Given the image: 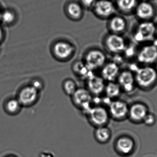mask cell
I'll use <instances>...</instances> for the list:
<instances>
[{
  "label": "cell",
  "instance_id": "8",
  "mask_svg": "<svg viewBox=\"0 0 157 157\" xmlns=\"http://www.w3.org/2000/svg\"><path fill=\"white\" fill-rule=\"evenodd\" d=\"M116 9L111 0H97L91 10L100 19H109L114 15Z\"/></svg>",
  "mask_w": 157,
  "mask_h": 157
},
{
  "label": "cell",
  "instance_id": "19",
  "mask_svg": "<svg viewBox=\"0 0 157 157\" xmlns=\"http://www.w3.org/2000/svg\"><path fill=\"white\" fill-rule=\"evenodd\" d=\"M136 13L139 18L147 20L153 16L155 13V9L150 3L142 2L137 5Z\"/></svg>",
  "mask_w": 157,
  "mask_h": 157
},
{
  "label": "cell",
  "instance_id": "18",
  "mask_svg": "<svg viewBox=\"0 0 157 157\" xmlns=\"http://www.w3.org/2000/svg\"><path fill=\"white\" fill-rule=\"evenodd\" d=\"M108 20V28L110 33L121 35L125 30L126 22L122 17L114 14Z\"/></svg>",
  "mask_w": 157,
  "mask_h": 157
},
{
  "label": "cell",
  "instance_id": "10",
  "mask_svg": "<svg viewBox=\"0 0 157 157\" xmlns=\"http://www.w3.org/2000/svg\"><path fill=\"white\" fill-rule=\"evenodd\" d=\"M116 81L120 85L122 91L128 94L133 92L136 86L134 74L130 70L120 72Z\"/></svg>",
  "mask_w": 157,
  "mask_h": 157
},
{
  "label": "cell",
  "instance_id": "21",
  "mask_svg": "<svg viewBox=\"0 0 157 157\" xmlns=\"http://www.w3.org/2000/svg\"><path fill=\"white\" fill-rule=\"evenodd\" d=\"M72 69L74 73L81 79L86 80L93 74V72L87 67L83 61H77L74 63Z\"/></svg>",
  "mask_w": 157,
  "mask_h": 157
},
{
  "label": "cell",
  "instance_id": "25",
  "mask_svg": "<svg viewBox=\"0 0 157 157\" xmlns=\"http://www.w3.org/2000/svg\"><path fill=\"white\" fill-rule=\"evenodd\" d=\"M62 88L66 95L71 97L77 90L78 87L74 80L68 78L63 82Z\"/></svg>",
  "mask_w": 157,
  "mask_h": 157
},
{
  "label": "cell",
  "instance_id": "16",
  "mask_svg": "<svg viewBox=\"0 0 157 157\" xmlns=\"http://www.w3.org/2000/svg\"><path fill=\"white\" fill-rule=\"evenodd\" d=\"M120 66L114 62H106L101 69L100 76L105 82L116 81L120 73Z\"/></svg>",
  "mask_w": 157,
  "mask_h": 157
},
{
  "label": "cell",
  "instance_id": "11",
  "mask_svg": "<svg viewBox=\"0 0 157 157\" xmlns=\"http://www.w3.org/2000/svg\"><path fill=\"white\" fill-rule=\"evenodd\" d=\"M39 93L38 90L30 85L21 89L17 100L22 106H32L37 101Z\"/></svg>",
  "mask_w": 157,
  "mask_h": 157
},
{
  "label": "cell",
  "instance_id": "13",
  "mask_svg": "<svg viewBox=\"0 0 157 157\" xmlns=\"http://www.w3.org/2000/svg\"><path fill=\"white\" fill-rule=\"evenodd\" d=\"M86 88L93 96H99L104 93L106 83L101 77L93 74L86 80Z\"/></svg>",
  "mask_w": 157,
  "mask_h": 157
},
{
  "label": "cell",
  "instance_id": "26",
  "mask_svg": "<svg viewBox=\"0 0 157 157\" xmlns=\"http://www.w3.org/2000/svg\"><path fill=\"white\" fill-rule=\"evenodd\" d=\"M22 105L17 99H11L6 103V108L10 113L17 112L20 109Z\"/></svg>",
  "mask_w": 157,
  "mask_h": 157
},
{
  "label": "cell",
  "instance_id": "14",
  "mask_svg": "<svg viewBox=\"0 0 157 157\" xmlns=\"http://www.w3.org/2000/svg\"><path fill=\"white\" fill-rule=\"evenodd\" d=\"M148 112V108L146 105L143 103L136 102L129 107L128 118L134 123H143Z\"/></svg>",
  "mask_w": 157,
  "mask_h": 157
},
{
  "label": "cell",
  "instance_id": "24",
  "mask_svg": "<svg viewBox=\"0 0 157 157\" xmlns=\"http://www.w3.org/2000/svg\"><path fill=\"white\" fill-rule=\"evenodd\" d=\"M137 0H116V9L122 13H128L132 11L136 4Z\"/></svg>",
  "mask_w": 157,
  "mask_h": 157
},
{
  "label": "cell",
  "instance_id": "1",
  "mask_svg": "<svg viewBox=\"0 0 157 157\" xmlns=\"http://www.w3.org/2000/svg\"><path fill=\"white\" fill-rule=\"evenodd\" d=\"M134 76L136 86L142 89L151 88L157 81V71L150 65L138 67Z\"/></svg>",
  "mask_w": 157,
  "mask_h": 157
},
{
  "label": "cell",
  "instance_id": "6",
  "mask_svg": "<svg viewBox=\"0 0 157 157\" xmlns=\"http://www.w3.org/2000/svg\"><path fill=\"white\" fill-rule=\"evenodd\" d=\"M103 45L106 50L111 54H119L126 48L125 40L120 34L109 33L104 38Z\"/></svg>",
  "mask_w": 157,
  "mask_h": 157
},
{
  "label": "cell",
  "instance_id": "12",
  "mask_svg": "<svg viewBox=\"0 0 157 157\" xmlns=\"http://www.w3.org/2000/svg\"><path fill=\"white\" fill-rule=\"evenodd\" d=\"M137 61L140 63L150 65L157 61V46L154 44L143 47L138 53Z\"/></svg>",
  "mask_w": 157,
  "mask_h": 157
},
{
  "label": "cell",
  "instance_id": "3",
  "mask_svg": "<svg viewBox=\"0 0 157 157\" xmlns=\"http://www.w3.org/2000/svg\"><path fill=\"white\" fill-rule=\"evenodd\" d=\"M75 51V47L72 43L63 40L55 41L52 47L53 57L62 62L67 61L71 59Z\"/></svg>",
  "mask_w": 157,
  "mask_h": 157
},
{
  "label": "cell",
  "instance_id": "7",
  "mask_svg": "<svg viewBox=\"0 0 157 157\" xmlns=\"http://www.w3.org/2000/svg\"><path fill=\"white\" fill-rule=\"evenodd\" d=\"M129 108L126 102L117 99L111 101L108 105V110L110 119L120 121L128 118Z\"/></svg>",
  "mask_w": 157,
  "mask_h": 157
},
{
  "label": "cell",
  "instance_id": "9",
  "mask_svg": "<svg viewBox=\"0 0 157 157\" xmlns=\"http://www.w3.org/2000/svg\"><path fill=\"white\" fill-rule=\"evenodd\" d=\"M156 27L153 22L144 21L140 23L134 34V39L137 42H142L151 40L156 33Z\"/></svg>",
  "mask_w": 157,
  "mask_h": 157
},
{
  "label": "cell",
  "instance_id": "23",
  "mask_svg": "<svg viewBox=\"0 0 157 157\" xmlns=\"http://www.w3.org/2000/svg\"><path fill=\"white\" fill-rule=\"evenodd\" d=\"M16 19V14L13 9L7 8L2 11L0 23L4 26H12L14 24Z\"/></svg>",
  "mask_w": 157,
  "mask_h": 157
},
{
  "label": "cell",
  "instance_id": "30",
  "mask_svg": "<svg viewBox=\"0 0 157 157\" xmlns=\"http://www.w3.org/2000/svg\"><path fill=\"white\" fill-rule=\"evenodd\" d=\"M5 37V32L2 26H0V44L2 43Z\"/></svg>",
  "mask_w": 157,
  "mask_h": 157
},
{
  "label": "cell",
  "instance_id": "28",
  "mask_svg": "<svg viewBox=\"0 0 157 157\" xmlns=\"http://www.w3.org/2000/svg\"><path fill=\"white\" fill-rule=\"evenodd\" d=\"M97 0H80L79 3L84 9L92 10Z\"/></svg>",
  "mask_w": 157,
  "mask_h": 157
},
{
  "label": "cell",
  "instance_id": "17",
  "mask_svg": "<svg viewBox=\"0 0 157 157\" xmlns=\"http://www.w3.org/2000/svg\"><path fill=\"white\" fill-rule=\"evenodd\" d=\"M64 10L68 18L73 21H78L83 18L85 9L79 2L71 1L66 4Z\"/></svg>",
  "mask_w": 157,
  "mask_h": 157
},
{
  "label": "cell",
  "instance_id": "2",
  "mask_svg": "<svg viewBox=\"0 0 157 157\" xmlns=\"http://www.w3.org/2000/svg\"><path fill=\"white\" fill-rule=\"evenodd\" d=\"M86 116L89 123L95 128L107 126L110 119L108 108L101 105L92 106Z\"/></svg>",
  "mask_w": 157,
  "mask_h": 157
},
{
  "label": "cell",
  "instance_id": "4",
  "mask_svg": "<svg viewBox=\"0 0 157 157\" xmlns=\"http://www.w3.org/2000/svg\"><path fill=\"white\" fill-rule=\"evenodd\" d=\"M83 61L93 72L103 67L107 62V56L102 50L96 48L90 49L85 53Z\"/></svg>",
  "mask_w": 157,
  "mask_h": 157
},
{
  "label": "cell",
  "instance_id": "31",
  "mask_svg": "<svg viewBox=\"0 0 157 157\" xmlns=\"http://www.w3.org/2000/svg\"><path fill=\"white\" fill-rule=\"evenodd\" d=\"M2 8L0 7V20H1V14H2Z\"/></svg>",
  "mask_w": 157,
  "mask_h": 157
},
{
  "label": "cell",
  "instance_id": "27",
  "mask_svg": "<svg viewBox=\"0 0 157 157\" xmlns=\"http://www.w3.org/2000/svg\"><path fill=\"white\" fill-rule=\"evenodd\" d=\"M157 121L156 116L154 113L148 112L143 121L146 126L151 127L155 124Z\"/></svg>",
  "mask_w": 157,
  "mask_h": 157
},
{
  "label": "cell",
  "instance_id": "32",
  "mask_svg": "<svg viewBox=\"0 0 157 157\" xmlns=\"http://www.w3.org/2000/svg\"><path fill=\"white\" fill-rule=\"evenodd\" d=\"M156 68H155V69H156V70L157 71V61H156Z\"/></svg>",
  "mask_w": 157,
  "mask_h": 157
},
{
  "label": "cell",
  "instance_id": "5",
  "mask_svg": "<svg viewBox=\"0 0 157 157\" xmlns=\"http://www.w3.org/2000/svg\"><path fill=\"white\" fill-rule=\"evenodd\" d=\"M71 98L74 105L85 115L92 107L93 96L86 88H78Z\"/></svg>",
  "mask_w": 157,
  "mask_h": 157
},
{
  "label": "cell",
  "instance_id": "34",
  "mask_svg": "<svg viewBox=\"0 0 157 157\" xmlns=\"http://www.w3.org/2000/svg\"><path fill=\"white\" fill-rule=\"evenodd\" d=\"M14 157V156H8V157Z\"/></svg>",
  "mask_w": 157,
  "mask_h": 157
},
{
  "label": "cell",
  "instance_id": "15",
  "mask_svg": "<svg viewBox=\"0 0 157 157\" xmlns=\"http://www.w3.org/2000/svg\"><path fill=\"white\" fill-rule=\"evenodd\" d=\"M135 147L134 141L131 137L126 135L119 137L115 141L114 147L116 152L122 156H128L132 154Z\"/></svg>",
  "mask_w": 157,
  "mask_h": 157
},
{
  "label": "cell",
  "instance_id": "22",
  "mask_svg": "<svg viewBox=\"0 0 157 157\" xmlns=\"http://www.w3.org/2000/svg\"><path fill=\"white\" fill-rule=\"evenodd\" d=\"M120 85L116 81L107 82L105 85L104 93L106 97L111 100L117 99L122 92Z\"/></svg>",
  "mask_w": 157,
  "mask_h": 157
},
{
  "label": "cell",
  "instance_id": "29",
  "mask_svg": "<svg viewBox=\"0 0 157 157\" xmlns=\"http://www.w3.org/2000/svg\"><path fill=\"white\" fill-rule=\"evenodd\" d=\"M31 85L34 87L39 92L41 91L44 87V83H43V81H41L40 79H36L33 80Z\"/></svg>",
  "mask_w": 157,
  "mask_h": 157
},
{
  "label": "cell",
  "instance_id": "20",
  "mask_svg": "<svg viewBox=\"0 0 157 157\" xmlns=\"http://www.w3.org/2000/svg\"><path fill=\"white\" fill-rule=\"evenodd\" d=\"M95 140L100 144L108 143L112 137V131L107 126L95 128L94 132Z\"/></svg>",
  "mask_w": 157,
  "mask_h": 157
},
{
  "label": "cell",
  "instance_id": "33",
  "mask_svg": "<svg viewBox=\"0 0 157 157\" xmlns=\"http://www.w3.org/2000/svg\"><path fill=\"white\" fill-rule=\"evenodd\" d=\"M156 33H157V28H156Z\"/></svg>",
  "mask_w": 157,
  "mask_h": 157
}]
</instances>
